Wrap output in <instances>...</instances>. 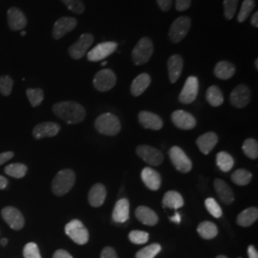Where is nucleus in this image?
<instances>
[{
	"label": "nucleus",
	"instance_id": "obj_1",
	"mask_svg": "<svg viewBox=\"0 0 258 258\" xmlns=\"http://www.w3.org/2000/svg\"><path fill=\"white\" fill-rule=\"evenodd\" d=\"M55 116L64 120L68 124L82 122L86 116V112L82 104L75 102H60L53 106Z\"/></svg>",
	"mask_w": 258,
	"mask_h": 258
},
{
	"label": "nucleus",
	"instance_id": "obj_2",
	"mask_svg": "<svg viewBox=\"0 0 258 258\" xmlns=\"http://www.w3.org/2000/svg\"><path fill=\"white\" fill-rule=\"evenodd\" d=\"M76 182V174L72 169H62L55 176L52 183V191L56 196L68 194Z\"/></svg>",
	"mask_w": 258,
	"mask_h": 258
},
{
	"label": "nucleus",
	"instance_id": "obj_3",
	"mask_svg": "<svg viewBox=\"0 0 258 258\" xmlns=\"http://www.w3.org/2000/svg\"><path fill=\"white\" fill-rule=\"evenodd\" d=\"M119 118L112 113H104L97 118L95 128L99 133L106 136H115L120 131Z\"/></svg>",
	"mask_w": 258,
	"mask_h": 258
},
{
	"label": "nucleus",
	"instance_id": "obj_4",
	"mask_svg": "<svg viewBox=\"0 0 258 258\" xmlns=\"http://www.w3.org/2000/svg\"><path fill=\"white\" fill-rule=\"evenodd\" d=\"M154 45L152 40L148 37H143L138 41L136 46L132 50L131 57L136 65L147 63L153 55Z\"/></svg>",
	"mask_w": 258,
	"mask_h": 258
},
{
	"label": "nucleus",
	"instance_id": "obj_5",
	"mask_svg": "<svg viewBox=\"0 0 258 258\" xmlns=\"http://www.w3.org/2000/svg\"><path fill=\"white\" fill-rule=\"evenodd\" d=\"M66 234L79 245H84L89 240V232L82 222L75 219L65 226Z\"/></svg>",
	"mask_w": 258,
	"mask_h": 258
},
{
	"label": "nucleus",
	"instance_id": "obj_6",
	"mask_svg": "<svg viewBox=\"0 0 258 258\" xmlns=\"http://www.w3.org/2000/svg\"><path fill=\"white\" fill-rule=\"evenodd\" d=\"M191 25V19L188 17H180L174 20L169 29V38L173 43H179L187 35Z\"/></svg>",
	"mask_w": 258,
	"mask_h": 258
},
{
	"label": "nucleus",
	"instance_id": "obj_7",
	"mask_svg": "<svg viewBox=\"0 0 258 258\" xmlns=\"http://www.w3.org/2000/svg\"><path fill=\"white\" fill-rule=\"evenodd\" d=\"M117 83V77L110 69H102L99 71L94 80L93 84L100 92H106L111 90Z\"/></svg>",
	"mask_w": 258,
	"mask_h": 258
},
{
	"label": "nucleus",
	"instance_id": "obj_8",
	"mask_svg": "<svg viewBox=\"0 0 258 258\" xmlns=\"http://www.w3.org/2000/svg\"><path fill=\"white\" fill-rule=\"evenodd\" d=\"M169 158L175 166L176 169L180 172L187 173L192 168V163L190 159L184 152V150L179 147H172L169 150Z\"/></svg>",
	"mask_w": 258,
	"mask_h": 258
},
{
	"label": "nucleus",
	"instance_id": "obj_9",
	"mask_svg": "<svg viewBox=\"0 0 258 258\" xmlns=\"http://www.w3.org/2000/svg\"><path fill=\"white\" fill-rule=\"evenodd\" d=\"M199 91V81L196 77L190 76L184 83V87L179 95V102L190 104L196 100Z\"/></svg>",
	"mask_w": 258,
	"mask_h": 258
},
{
	"label": "nucleus",
	"instance_id": "obj_10",
	"mask_svg": "<svg viewBox=\"0 0 258 258\" xmlns=\"http://www.w3.org/2000/svg\"><path fill=\"white\" fill-rule=\"evenodd\" d=\"M118 44L114 41H106L99 43L97 46L94 47L90 52L87 53V58L89 61H100L107 56L112 55L117 50Z\"/></svg>",
	"mask_w": 258,
	"mask_h": 258
},
{
	"label": "nucleus",
	"instance_id": "obj_11",
	"mask_svg": "<svg viewBox=\"0 0 258 258\" xmlns=\"http://www.w3.org/2000/svg\"><path fill=\"white\" fill-rule=\"evenodd\" d=\"M94 42V37L91 34H83L75 42L73 45L69 47L68 52L74 59H81L87 53L88 49Z\"/></svg>",
	"mask_w": 258,
	"mask_h": 258
},
{
	"label": "nucleus",
	"instance_id": "obj_12",
	"mask_svg": "<svg viewBox=\"0 0 258 258\" xmlns=\"http://www.w3.org/2000/svg\"><path fill=\"white\" fill-rule=\"evenodd\" d=\"M136 152L143 161L151 166H160L164 161L163 153L159 149L150 146H140L136 149Z\"/></svg>",
	"mask_w": 258,
	"mask_h": 258
},
{
	"label": "nucleus",
	"instance_id": "obj_13",
	"mask_svg": "<svg viewBox=\"0 0 258 258\" xmlns=\"http://www.w3.org/2000/svg\"><path fill=\"white\" fill-rule=\"evenodd\" d=\"M1 215L4 221L15 231H20L25 225L23 214L17 208L6 207L1 211Z\"/></svg>",
	"mask_w": 258,
	"mask_h": 258
},
{
	"label": "nucleus",
	"instance_id": "obj_14",
	"mask_svg": "<svg viewBox=\"0 0 258 258\" xmlns=\"http://www.w3.org/2000/svg\"><path fill=\"white\" fill-rule=\"evenodd\" d=\"M250 101L249 88L245 84L237 85L230 96V102L236 108H244Z\"/></svg>",
	"mask_w": 258,
	"mask_h": 258
},
{
	"label": "nucleus",
	"instance_id": "obj_15",
	"mask_svg": "<svg viewBox=\"0 0 258 258\" xmlns=\"http://www.w3.org/2000/svg\"><path fill=\"white\" fill-rule=\"evenodd\" d=\"M78 25V20L74 18L63 17L55 21L53 28V37L55 39H59L64 37L68 33L73 31Z\"/></svg>",
	"mask_w": 258,
	"mask_h": 258
},
{
	"label": "nucleus",
	"instance_id": "obj_16",
	"mask_svg": "<svg viewBox=\"0 0 258 258\" xmlns=\"http://www.w3.org/2000/svg\"><path fill=\"white\" fill-rule=\"evenodd\" d=\"M171 120L176 127L183 130H190L196 126L195 118L186 111H174L171 115Z\"/></svg>",
	"mask_w": 258,
	"mask_h": 258
},
{
	"label": "nucleus",
	"instance_id": "obj_17",
	"mask_svg": "<svg viewBox=\"0 0 258 258\" xmlns=\"http://www.w3.org/2000/svg\"><path fill=\"white\" fill-rule=\"evenodd\" d=\"M60 130V126L52 121H46L38 123L33 130V136L37 140L43 138H51L55 137Z\"/></svg>",
	"mask_w": 258,
	"mask_h": 258
},
{
	"label": "nucleus",
	"instance_id": "obj_18",
	"mask_svg": "<svg viewBox=\"0 0 258 258\" xmlns=\"http://www.w3.org/2000/svg\"><path fill=\"white\" fill-rule=\"evenodd\" d=\"M7 19L10 29L13 31L23 30L27 25V19L23 12L17 7H12L7 12Z\"/></svg>",
	"mask_w": 258,
	"mask_h": 258
},
{
	"label": "nucleus",
	"instance_id": "obj_19",
	"mask_svg": "<svg viewBox=\"0 0 258 258\" xmlns=\"http://www.w3.org/2000/svg\"><path fill=\"white\" fill-rule=\"evenodd\" d=\"M139 121L140 123L147 129L152 130H160L163 127L164 122L162 119L152 112L149 111H142L139 113Z\"/></svg>",
	"mask_w": 258,
	"mask_h": 258
},
{
	"label": "nucleus",
	"instance_id": "obj_20",
	"mask_svg": "<svg viewBox=\"0 0 258 258\" xmlns=\"http://www.w3.org/2000/svg\"><path fill=\"white\" fill-rule=\"evenodd\" d=\"M184 60L180 55H171L167 60L168 78L171 83H175L182 74Z\"/></svg>",
	"mask_w": 258,
	"mask_h": 258
},
{
	"label": "nucleus",
	"instance_id": "obj_21",
	"mask_svg": "<svg viewBox=\"0 0 258 258\" xmlns=\"http://www.w3.org/2000/svg\"><path fill=\"white\" fill-rule=\"evenodd\" d=\"M142 180L146 186L151 190H158L161 187L162 178L155 169L145 167L142 171Z\"/></svg>",
	"mask_w": 258,
	"mask_h": 258
},
{
	"label": "nucleus",
	"instance_id": "obj_22",
	"mask_svg": "<svg viewBox=\"0 0 258 258\" xmlns=\"http://www.w3.org/2000/svg\"><path fill=\"white\" fill-rule=\"evenodd\" d=\"M218 143V136L214 132H208L198 137L196 141V145L199 148V150L205 154H209L216 144Z\"/></svg>",
	"mask_w": 258,
	"mask_h": 258
},
{
	"label": "nucleus",
	"instance_id": "obj_23",
	"mask_svg": "<svg viewBox=\"0 0 258 258\" xmlns=\"http://www.w3.org/2000/svg\"><path fill=\"white\" fill-rule=\"evenodd\" d=\"M106 195H107V190L103 184H94L88 194L89 204L94 208H99L104 203L106 199Z\"/></svg>",
	"mask_w": 258,
	"mask_h": 258
},
{
	"label": "nucleus",
	"instance_id": "obj_24",
	"mask_svg": "<svg viewBox=\"0 0 258 258\" xmlns=\"http://www.w3.org/2000/svg\"><path fill=\"white\" fill-rule=\"evenodd\" d=\"M214 189L223 203L231 205L234 201V195L230 185L221 179L214 180Z\"/></svg>",
	"mask_w": 258,
	"mask_h": 258
},
{
	"label": "nucleus",
	"instance_id": "obj_25",
	"mask_svg": "<svg viewBox=\"0 0 258 258\" xmlns=\"http://www.w3.org/2000/svg\"><path fill=\"white\" fill-rule=\"evenodd\" d=\"M112 218L116 223H124L129 219V201L125 198L120 199L114 208Z\"/></svg>",
	"mask_w": 258,
	"mask_h": 258
},
{
	"label": "nucleus",
	"instance_id": "obj_26",
	"mask_svg": "<svg viewBox=\"0 0 258 258\" xmlns=\"http://www.w3.org/2000/svg\"><path fill=\"white\" fill-rule=\"evenodd\" d=\"M135 215L139 221L148 226H155L159 221L158 215L155 212L145 206L138 207L135 212Z\"/></svg>",
	"mask_w": 258,
	"mask_h": 258
},
{
	"label": "nucleus",
	"instance_id": "obj_27",
	"mask_svg": "<svg viewBox=\"0 0 258 258\" xmlns=\"http://www.w3.org/2000/svg\"><path fill=\"white\" fill-rule=\"evenodd\" d=\"M151 83V78L147 73L139 75L131 84V93L133 96H141L148 88Z\"/></svg>",
	"mask_w": 258,
	"mask_h": 258
},
{
	"label": "nucleus",
	"instance_id": "obj_28",
	"mask_svg": "<svg viewBox=\"0 0 258 258\" xmlns=\"http://www.w3.org/2000/svg\"><path fill=\"white\" fill-rule=\"evenodd\" d=\"M235 73V66L226 60L219 61L214 67V75L220 80H229Z\"/></svg>",
	"mask_w": 258,
	"mask_h": 258
},
{
	"label": "nucleus",
	"instance_id": "obj_29",
	"mask_svg": "<svg viewBox=\"0 0 258 258\" xmlns=\"http://www.w3.org/2000/svg\"><path fill=\"white\" fill-rule=\"evenodd\" d=\"M258 210L254 207L248 208L237 216V224L241 227H249L257 220Z\"/></svg>",
	"mask_w": 258,
	"mask_h": 258
},
{
	"label": "nucleus",
	"instance_id": "obj_30",
	"mask_svg": "<svg viewBox=\"0 0 258 258\" xmlns=\"http://www.w3.org/2000/svg\"><path fill=\"white\" fill-rule=\"evenodd\" d=\"M163 205L166 208L178 210L184 206V199L179 192L174 190H169L166 192L163 198Z\"/></svg>",
	"mask_w": 258,
	"mask_h": 258
},
{
	"label": "nucleus",
	"instance_id": "obj_31",
	"mask_svg": "<svg viewBox=\"0 0 258 258\" xmlns=\"http://www.w3.org/2000/svg\"><path fill=\"white\" fill-rule=\"evenodd\" d=\"M197 231L204 239H213L218 234V229L214 223L211 221H204L199 224Z\"/></svg>",
	"mask_w": 258,
	"mask_h": 258
},
{
	"label": "nucleus",
	"instance_id": "obj_32",
	"mask_svg": "<svg viewBox=\"0 0 258 258\" xmlns=\"http://www.w3.org/2000/svg\"><path fill=\"white\" fill-rule=\"evenodd\" d=\"M206 99L207 102H209L213 107H218L223 104L224 102V96L219 87L212 85L209 87L206 93Z\"/></svg>",
	"mask_w": 258,
	"mask_h": 258
},
{
	"label": "nucleus",
	"instance_id": "obj_33",
	"mask_svg": "<svg viewBox=\"0 0 258 258\" xmlns=\"http://www.w3.org/2000/svg\"><path fill=\"white\" fill-rule=\"evenodd\" d=\"M216 165L222 171L228 172L234 166V161L231 154L225 151H221L216 156Z\"/></svg>",
	"mask_w": 258,
	"mask_h": 258
},
{
	"label": "nucleus",
	"instance_id": "obj_34",
	"mask_svg": "<svg viewBox=\"0 0 258 258\" xmlns=\"http://www.w3.org/2000/svg\"><path fill=\"white\" fill-rule=\"evenodd\" d=\"M252 175L247 169L240 168L235 170L231 175V181L237 185H247L251 181Z\"/></svg>",
	"mask_w": 258,
	"mask_h": 258
},
{
	"label": "nucleus",
	"instance_id": "obj_35",
	"mask_svg": "<svg viewBox=\"0 0 258 258\" xmlns=\"http://www.w3.org/2000/svg\"><path fill=\"white\" fill-rule=\"evenodd\" d=\"M28 167L24 164H11L5 167V173L13 178L20 179L27 173Z\"/></svg>",
	"mask_w": 258,
	"mask_h": 258
},
{
	"label": "nucleus",
	"instance_id": "obj_36",
	"mask_svg": "<svg viewBox=\"0 0 258 258\" xmlns=\"http://www.w3.org/2000/svg\"><path fill=\"white\" fill-rule=\"evenodd\" d=\"M255 7V1L254 0H244L240 9L239 14L237 16V21L239 23L245 22L249 18L251 12L254 10Z\"/></svg>",
	"mask_w": 258,
	"mask_h": 258
},
{
	"label": "nucleus",
	"instance_id": "obj_37",
	"mask_svg": "<svg viewBox=\"0 0 258 258\" xmlns=\"http://www.w3.org/2000/svg\"><path fill=\"white\" fill-rule=\"evenodd\" d=\"M26 95H27L29 102L33 107H37L38 105H40L41 102L44 100V93L40 88H36V89L29 88L26 91Z\"/></svg>",
	"mask_w": 258,
	"mask_h": 258
},
{
	"label": "nucleus",
	"instance_id": "obj_38",
	"mask_svg": "<svg viewBox=\"0 0 258 258\" xmlns=\"http://www.w3.org/2000/svg\"><path fill=\"white\" fill-rule=\"evenodd\" d=\"M243 151L245 155L250 159H257L258 144L254 139H247L243 144Z\"/></svg>",
	"mask_w": 258,
	"mask_h": 258
},
{
	"label": "nucleus",
	"instance_id": "obj_39",
	"mask_svg": "<svg viewBox=\"0 0 258 258\" xmlns=\"http://www.w3.org/2000/svg\"><path fill=\"white\" fill-rule=\"evenodd\" d=\"M160 244H151L144 249H140L136 253V258H154L161 251Z\"/></svg>",
	"mask_w": 258,
	"mask_h": 258
},
{
	"label": "nucleus",
	"instance_id": "obj_40",
	"mask_svg": "<svg viewBox=\"0 0 258 258\" xmlns=\"http://www.w3.org/2000/svg\"><path fill=\"white\" fill-rule=\"evenodd\" d=\"M205 205H206V208H207L208 212H210L213 217H215V218H220L221 217V207L219 206V204L216 202L215 199H213V198L206 199Z\"/></svg>",
	"mask_w": 258,
	"mask_h": 258
},
{
	"label": "nucleus",
	"instance_id": "obj_41",
	"mask_svg": "<svg viewBox=\"0 0 258 258\" xmlns=\"http://www.w3.org/2000/svg\"><path fill=\"white\" fill-rule=\"evenodd\" d=\"M238 0H224V15L227 19H232L237 9Z\"/></svg>",
	"mask_w": 258,
	"mask_h": 258
},
{
	"label": "nucleus",
	"instance_id": "obj_42",
	"mask_svg": "<svg viewBox=\"0 0 258 258\" xmlns=\"http://www.w3.org/2000/svg\"><path fill=\"white\" fill-rule=\"evenodd\" d=\"M129 240L137 245L146 244L149 238V234L148 232L143 231H132L128 235Z\"/></svg>",
	"mask_w": 258,
	"mask_h": 258
},
{
	"label": "nucleus",
	"instance_id": "obj_43",
	"mask_svg": "<svg viewBox=\"0 0 258 258\" xmlns=\"http://www.w3.org/2000/svg\"><path fill=\"white\" fill-rule=\"evenodd\" d=\"M14 81L9 76L0 77V93L3 96H9L13 90Z\"/></svg>",
	"mask_w": 258,
	"mask_h": 258
},
{
	"label": "nucleus",
	"instance_id": "obj_44",
	"mask_svg": "<svg viewBox=\"0 0 258 258\" xmlns=\"http://www.w3.org/2000/svg\"><path fill=\"white\" fill-rule=\"evenodd\" d=\"M61 1L68 9L72 11L75 14L82 15L85 10V6L82 0H61Z\"/></svg>",
	"mask_w": 258,
	"mask_h": 258
},
{
	"label": "nucleus",
	"instance_id": "obj_45",
	"mask_svg": "<svg viewBox=\"0 0 258 258\" xmlns=\"http://www.w3.org/2000/svg\"><path fill=\"white\" fill-rule=\"evenodd\" d=\"M23 255L25 258H41L38 247L34 242H30L26 244V246L23 249Z\"/></svg>",
	"mask_w": 258,
	"mask_h": 258
},
{
	"label": "nucleus",
	"instance_id": "obj_46",
	"mask_svg": "<svg viewBox=\"0 0 258 258\" xmlns=\"http://www.w3.org/2000/svg\"><path fill=\"white\" fill-rule=\"evenodd\" d=\"M190 4L191 0H176V10L179 12H184L190 7Z\"/></svg>",
	"mask_w": 258,
	"mask_h": 258
},
{
	"label": "nucleus",
	"instance_id": "obj_47",
	"mask_svg": "<svg viewBox=\"0 0 258 258\" xmlns=\"http://www.w3.org/2000/svg\"><path fill=\"white\" fill-rule=\"evenodd\" d=\"M101 258H118L116 250L111 247H105L102 249Z\"/></svg>",
	"mask_w": 258,
	"mask_h": 258
},
{
	"label": "nucleus",
	"instance_id": "obj_48",
	"mask_svg": "<svg viewBox=\"0 0 258 258\" xmlns=\"http://www.w3.org/2000/svg\"><path fill=\"white\" fill-rule=\"evenodd\" d=\"M156 1L159 8L164 12L168 11L172 6V0H156Z\"/></svg>",
	"mask_w": 258,
	"mask_h": 258
},
{
	"label": "nucleus",
	"instance_id": "obj_49",
	"mask_svg": "<svg viewBox=\"0 0 258 258\" xmlns=\"http://www.w3.org/2000/svg\"><path fill=\"white\" fill-rule=\"evenodd\" d=\"M14 156H15V154L12 151L0 153V166H2L3 164H5L6 162H8L11 159H13Z\"/></svg>",
	"mask_w": 258,
	"mask_h": 258
},
{
	"label": "nucleus",
	"instance_id": "obj_50",
	"mask_svg": "<svg viewBox=\"0 0 258 258\" xmlns=\"http://www.w3.org/2000/svg\"><path fill=\"white\" fill-rule=\"evenodd\" d=\"M53 258H73V256L65 249H57L54 253Z\"/></svg>",
	"mask_w": 258,
	"mask_h": 258
},
{
	"label": "nucleus",
	"instance_id": "obj_51",
	"mask_svg": "<svg viewBox=\"0 0 258 258\" xmlns=\"http://www.w3.org/2000/svg\"><path fill=\"white\" fill-rule=\"evenodd\" d=\"M248 254L249 258H258L257 249L254 248V246L250 245L248 248Z\"/></svg>",
	"mask_w": 258,
	"mask_h": 258
},
{
	"label": "nucleus",
	"instance_id": "obj_52",
	"mask_svg": "<svg viewBox=\"0 0 258 258\" xmlns=\"http://www.w3.org/2000/svg\"><path fill=\"white\" fill-rule=\"evenodd\" d=\"M250 24L253 26V27L257 28L258 27V13L257 12H255L253 15H252V17H251V19H250Z\"/></svg>",
	"mask_w": 258,
	"mask_h": 258
},
{
	"label": "nucleus",
	"instance_id": "obj_53",
	"mask_svg": "<svg viewBox=\"0 0 258 258\" xmlns=\"http://www.w3.org/2000/svg\"><path fill=\"white\" fill-rule=\"evenodd\" d=\"M7 185H8V180L5 177L0 175V189L6 188Z\"/></svg>",
	"mask_w": 258,
	"mask_h": 258
},
{
	"label": "nucleus",
	"instance_id": "obj_54",
	"mask_svg": "<svg viewBox=\"0 0 258 258\" xmlns=\"http://www.w3.org/2000/svg\"><path fill=\"white\" fill-rule=\"evenodd\" d=\"M169 219H170V221L174 222V223L179 224V223L181 222V216H180V214H179L178 212H176L175 214H174V216L170 217Z\"/></svg>",
	"mask_w": 258,
	"mask_h": 258
},
{
	"label": "nucleus",
	"instance_id": "obj_55",
	"mask_svg": "<svg viewBox=\"0 0 258 258\" xmlns=\"http://www.w3.org/2000/svg\"><path fill=\"white\" fill-rule=\"evenodd\" d=\"M7 243H8V240L6 239V238H3V239L1 240V244H2V246H6V245H7Z\"/></svg>",
	"mask_w": 258,
	"mask_h": 258
},
{
	"label": "nucleus",
	"instance_id": "obj_56",
	"mask_svg": "<svg viewBox=\"0 0 258 258\" xmlns=\"http://www.w3.org/2000/svg\"><path fill=\"white\" fill-rule=\"evenodd\" d=\"M254 65H255V69L258 70V59H255V61H254Z\"/></svg>",
	"mask_w": 258,
	"mask_h": 258
},
{
	"label": "nucleus",
	"instance_id": "obj_57",
	"mask_svg": "<svg viewBox=\"0 0 258 258\" xmlns=\"http://www.w3.org/2000/svg\"><path fill=\"white\" fill-rule=\"evenodd\" d=\"M20 35H21V36H25V35H26V32H25V31H21V32H20Z\"/></svg>",
	"mask_w": 258,
	"mask_h": 258
},
{
	"label": "nucleus",
	"instance_id": "obj_58",
	"mask_svg": "<svg viewBox=\"0 0 258 258\" xmlns=\"http://www.w3.org/2000/svg\"><path fill=\"white\" fill-rule=\"evenodd\" d=\"M216 258H228L227 256H225V255H218Z\"/></svg>",
	"mask_w": 258,
	"mask_h": 258
},
{
	"label": "nucleus",
	"instance_id": "obj_59",
	"mask_svg": "<svg viewBox=\"0 0 258 258\" xmlns=\"http://www.w3.org/2000/svg\"><path fill=\"white\" fill-rule=\"evenodd\" d=\"M107 64V61H102V66H105V65Z\"/></svg>",
	"mask_w": 258,
	"mask_h": 258
},
{
	"label": "nucleus",
	"instance_id": "obj_60",
	"mask_svg": "<svg viewBox=\"0 0 258 258\" xmlns=\"http://www.w3.org/2000/svg\"><path fill=\"white\" fill-rule=\"evenodd\" d=\"M240 258V257H239Z\"/></svg>",
	"mask_w": 258,
	"mask_h": 258
}]
</instances>
